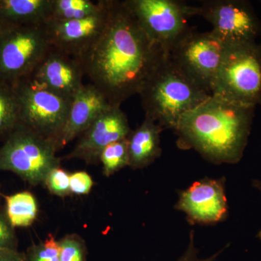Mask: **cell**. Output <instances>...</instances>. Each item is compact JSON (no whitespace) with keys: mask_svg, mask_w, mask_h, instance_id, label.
I'll return each mask as SVG.
<instances>
[{"mask_svg":"<svg viewBox=\"0 0 261 261\" xmlns=\"http://www.w3.org/2000/svg\"><path fill=\"white\" fill-rule=\"evenodd\" d=\"M5 211L13 227H29L38 215V203L32 192L23 191L4 196Z\"/></svg>","mask_w":261,"mask_h":261,"instance_id":"ac0fdd59","label":"cell"},{"mask_svg":"<svg viewBox=\"0 0 261 261\" xmlns=\"http://www.w3.org/2000/svg\"><path fill=\"white\" fill-rule=\"evenodd\" d=\"M99 161L102 163V173L106 177L128 166L129 156L127 138L107 146L101 152Z\"/></svg>","mask_w":261,"mask_h":261,"instance_id":"44dd1931","label":"cell"},{"mask_svg":"<svg viewBox=\"0 0 261 261\" xmlns=\"http://www.w3.org/2000/svg\"><path fill=\"white\" fill-rule=\"evenodd\" d=\"M225 178H205L179 192L175 208L185 213L192 224H214L222 221L228 213Z\"/></svg>","mask_w":261,"mask_h":261,"instance_id":"7c38bea8","label":"cell"},{"mask_svg":"<svg viewBox=\"0 0 261 261\" xmlns=\"http://www.w3.org/2000/svg\"><path fill=\"white\" fill-rule=\"evenodd\" d=\"M94 186L92 176L84 171L70 173V189L71 194L76 195H88Z\"/></svg>","mask_w":261,"mask_h":261,"instance_id":"484cf974","label":"cell"},{"mask_svg":"<svg viewBox=\"0 0 261 261\" xmlns=\"http://www.w3.org/2000/svg\"><path fill=\"white\" fill-rule=\"evenodd\" d=\"M0 261H28L25 254L18 250H0Z\"/></svg>","mask_w":261,"mask_h":261,"instance_id":"83f0119b","label":"cell"},{"mask_svg":"<svg viewBox=\"0 0 261 261\" xmlns=\"http://www.w3.org/2000/svg\"><path fill=\"white\" fill-rule=\"evenodd\" d=\"M18 123V102L13 86L0 82V139H5Z\"/></svg>","mask_w":261,"mask_h":261,"instance_id":"ffe728a7","label":"cell"},{"mask_svg":"<svg viewBox=\"0 0 261 261\" xmlns=\"http://www.w3.org/2000/svg\"><path fill=\"white\" fill-rule=\"evenodd\" d=\"M51 47L44 24L0 28V82L30 76Z\"/></svg>","mask_w":261,"mask_h":261,"instance_id":"52a82bcc","label":"cell"},{"mask_svg":"<svg viewBox=\"0 0 261 261\" xmlns=\"http://www.w3.org/2000/svg\"><path fill=\"white\" fill-rule=\"evenodd\" d=\"M211 95L261 106V42L225 44Z\"/></svg>","mask_w":261,"mask_h":261,"instance_id":"277c9868","label":"cell"},{"mask_svg":"<svg viewBox=\"0 0 261 261\" xmlns=\"http://www.w3.org/2000/svg\"><path fill=\"white\" fill-rule=\"evenodd\" d=\"M132 132L121 106H111L101 113L80 136L73 149L63 159H78L97 164L103 149L113 142L124 140Z\"/></svg>","mask_w":261,"mask_h":261,"instance_id":"8fae6325","label":"cell"},{"mask_svg":"<svg viewBox=\"0 0 261 261\" xmlns=\"http://www.w3.org/2000/svg\"><path fill=\"white\" fill-rule=\"evenodd\" d=\"M51 0H0V28L44 25L50 19Z\"/></svg>","mask_w":261,"mask_h":261,"instance_id":"e0dca14e","label":"cell"},{"mask_svg":"<svg viewBox=\"0 0 261 261\" xmlns=\"http://www.w3.org/2000/svg\"><path fill=\"white\" fill-rule=\"evenodd\" d=\"M255 106L211 95L181 117L174 132L181 149H195L214 164L238 162L250 135Z\"/></svg>","mask_w":261,"mask_h":261,"instance_id":"7a4b0ae2","label":"cell"},{"mask_svg":"<svg viewBox=\"0 0 261 261\" xmlns=\"http://www.w3.org/2000/svg\"><path fill=\"white\" fill-rule=\"evenodd\" d=\"M61 261L87 260V246L83 239L76 233L65 235L58 240Z\"/></svg>","mask_w":261,"mask_h":261,"instance_id":"7402d4cb","label":"cell"},{"mask_svg":"<svg viewBox=\"0 0 261 261\" xmlns=\"http://www.w3.org/2000/svg\"><path fill=\"white\" fill-rule=\"evenodd\" d=\"M56 142L18 123L0 147V171L16 174L32 186L44 185L48 173L61 166Z\"/></svg>","mask_w":261,"mask_h":261,"instance_id":"5b68a950","label":"cell"},{"mask_svg":"<svg viewBox=\"0 0 261 261\" xmlns=\"http://www.w3.org/2000/svg\"><path fill=\"white\" fill-rule=\"evenodd\" d=\"M163 128L146 116L138 128L130 132L128 140L129 165L132 169L147 167L161 156V133Z\"/></svg>","mask_w":261,"mask_h":261,"instance_id":"2e32d148","label":"cell"},{"mask_svg":"<svg viewBox=\"0 0 261 261\" xmlns=\"http://www.w3.org/2000/svg\"><path fill=\"white\" fill-rule=\"evenodd\" d=\"M44 185L51 194L58 197H65L72 195L70 189V173L61 166L49 171Z\"/></svg>","mask_w":261,"mask_h":261,"instance_id":"cb8c5ba5","label":"cell"},{"mask_svg":"<svg viewBox=\"0 0 261 261\" xmlns=\"http://www.w3.org/2000/svg\"><path fill=\"white\" fill-rule=\"evenodd\" d=\"M190 13L211 23V32L224 44L257 42L261 37V20L248 2L207 0L191 6Z\"/></svg>","mask_w":261,"mask_h":261,"instance_id":"30bf717a","label":"cell"},{"mask_svg":"<svg viewBox=\"0 0 261 261\" xmlns=\"http://www.w3.org/2000/svg\"><path fill=\"white\" fill-rule=\"evenodd\" d=\"M104 6L105 0L97 3L89 0H51L49 20L66 21L87 18L100 12Z\"/></svg>","mask_w":261,"mask_h":261,"instance_id":"d6986e66","label":"cell"},{"mask_svg":"<svg viewBox=\"0 0 261 261\" xmlns=\"http://www.w3.org/2000/svg\"><path fill=\"white\" fill-rule=\"evenodd\" d=\"M146 35L154 45L169 54L192 29L187 23L191 17L190 5L176 0H125Z\"/></svg>","mask_w":261,"mask_h":261,"instance_id":"ba28073f","label":"cell"},{"mask_svg":"<svg viewBox=\"0 0 261 261\" xmlns=\"http://www.w3.org/2000/svg\"><path fill=\"white\" fill-rule=\"evenodd\" d=\"M0 195H1V194H0Z\"/></svg>","mask_w":261,"mask_h":261,"instance_id":"f1b7e54d","label":"cell"},{"mask_svg":"<svg viewBox=\"0 0 261 261\" xmlns=\"http://www.w3.org/2000/svg\"><path fill=\"white\" fill-rule=\"evenodd\" d=\"M225 44L211 32L188 33L170 51L174 64L192 82L212 94Z\"/></svg>","mask_w":261,"mask_h":261,"instance_id":"9c48e42d","label":"cell"},{"mask_svg":"<svg viewBox=\"0 0 261 261\" xmlns=\"http://www.w3.org/2000/svg\"><path fill=\"white\" fill-rule=\"evenodd\" d=\"M224 249L225 247L210 257H200L199 255L198 249L195 246V233L193 231H192L190 232V242H189L187 250L184 252L183 255L178 259L177 261H217Z\"/></svg>","mask_w":261,"mask_h":261,"instance_id":"4316f807","label":"cell"},{"mask_svg":"<svg viewBox=\"0 0 261 261\" xmlns=\"http://www.w3.org/2000/svg\"><path fill=\"white\" fill-rule=\"evenodd\" d=\"M163 53L123 1L108 0L106 27L79 60L84 74L110 104L121 106L139 94Z\"/></svg>","mask_w":261,"mask_h":261,"instance_id":"6da1fadb","label":"cell"},{"mask_svg":"<svg viewBox=\"0 0 261 261\" xmlns=\"http://www.w3.org/2000/svg\"><path fill=\"white\" fill-rule=\"evenodd\" d=\"M139 94L145 116L163 130H174L185 113L211 96L184 74L167 53L161 56Z\"/></svg>","mask_w":261,"mask_h":261,"instance_id":"3957f363","label":"cell"},{"mask_svg":"<svg viewBox=\"0 0 261 261\" xmlns=\"http://www.w3.org/2000/svg\"><path fill=\"white\" fill-rule=\"evenodd\" d=\"M111 106L95 86L84 84L70 103L68 117L58 141L59 150L80 137L101 113Z\"/></svg>","mask_w":261,"mask_h":261,"instance_id":"9a60e30c","label":"cell"},{"mask_svg":"<svg viewBox=\"0 0 261 261\" xmlns=\"http://www.w3.org/2000/svg\"><path fill=\"white\" fill-rule=\"evenodd\" d=\"M108 0L96 14L77 20H49L44 23L51 45L73 58L80 57L100 35L107 23Z\"/></svg>","mask_w":261,"mask_h":261,"instance_id":"5bb4252c","label":"cell"},{"mask_svg":"<svg viewBox=\"0 0 261 261\" xmlns=\"http://www.w3.org/2000/svg\"><path fill=\"white\" fill-rule=\"evenodd\" d=\"M85 75L80 60L51 46L30 75L34 82L72 102Z\"/></svg>","mask_w":261,"mask_h":261,"instance_id":"4fadbf2b","label":"cell"},{"mask_svg":"<svg viewBox=\"0 0 261 261\" xmlns=\"http://www.w3.org/2000/svg\"><path fill=\"white\" fill-rule=\"evenodd\" d=\"M18 240L15 228L5 214V207H0V250H18Z\"/></svg>","mask_w":261,"mask_h":261,"instance_id":"d4e9b609","label":"cell"},{"mask_svg":"<svg viewBox=\"0 0 261 261\" xmlns=\"http://www.w3.org/2000/svg\"><path fill=\"white\" fill-rule=\"evenodd\" d=\"M25 254L28 261H61L59 244L53 234L28 247Z\"/></svg>","mask_w":261,"mask_h":261,"instance_id":"603a6c76","label":"cell"},{"mask_svg":"<svg viewBox=\"0 0 261 261\" xmlns=\"http://www.w3.org/2000/svg\"><path fill=\"white\" fill-rule=\"evenodd\" d=\"M13 86L18 102V123L54 141L58 148L71 102L39 85L30 77L22 79Z\"/></svg>","mask_w":261,"mask_h":261,"instance_id":"8992f818","label":"cell"}]
</instances>
